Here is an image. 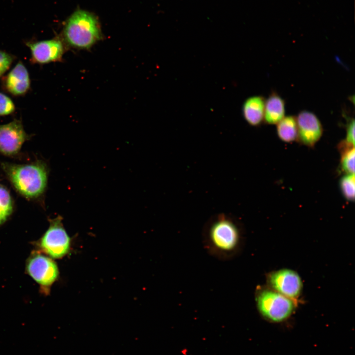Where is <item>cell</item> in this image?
I'll use <instances>...</instances> for the list:
<instances>
[{"label": "cell", "mask_w": 355, "mask_h": 355, "mask_svg": "<svg viewBox=\"0 0 355 355\" xmlns=\"http://www.w3.org/2000/svg\"><path fill=\"white\" fill-rule=\"evenodd\" d=\"M30 84L29 72L21 61L17 63L3 80L4 88L15 96L26 94L30 88Z\"/></svg>", "instance_id": "8fae6325"}, {"label": "cell", "mask_w": 355, "mask_h": 355, "mask_svg": "<svg viewBox=\"0 0 355 355\" xmlns=\"http://www.w3.org/2000/svg\"><path fill=\"white\" fill-rule=\"evenodd\" d=\"M342 142L348 145H355V120L353 118L348 122L346 138Z\"/></svg>", "instance_id": "ffe728a7"}, {"label": "cell", "mask_w": 355, "mask_h": 355, "mask_svg": "<svg viewBox=\"0 0 355 355\" xmlns=\"http://www.w3.org/2000/svg\"><path fill=\"white\" fill-rule=\"evenodd\" d=\"M242 229L232 217L220 214L211 219L204 228L202 244L205 250L222 261L235 258L243 246Z\"/></svg>", "instance_id": "6da1fadb"}, {"label": "cell", "mask_w": 355, "mask_h": 355, "mask_svg": "<svg viewBox=\"0 0 355 355\" xmlns=\"http://www.w3.org/2000/svg\"><path fill=\"white\" fill-rule=\"evenodd\" d=\"M257 309L265 319L281 322L288 319L295 308L293 300L272 289H262L255 295Z\"/></svg>", "instance_id": "277c9868"}, {"label": "cell", "mask_w": 355, "mask_h": 355, "mask_svg": "<svg viewBox=\"0 0 355 355\" xmlns=\"http://www.w3.org/2000/svg\"><path fill=\"white\" fill-rule=\"evenodd\" d=\"M297 139L302 144L314 147L323 134L322 124L317 116L308 110H302L296 116Z\"/></svg>", "instance_id": "9c48e42d"}, {"label": "cell", "mask_w": 355, "mask_h": 355, "mask_svg": "<svg viewBox=\"0 0 355 355\" xmlns=\"http://www.w3.org/2000/svg\"><path fill=\"white\" fill-rule=\"evenodd\" d=\"M31 52L32 63L44 64L60 61L65 52L63 42L58 39L27 42Z\"/></svg>", "instance_id": "30bf717a"}, {"label": "cell", "mask_w": 355, "mask_h": 355, "mask_svg": "<svg viewBox=\"0 0 355 355\" xmlns=\"http://www.w3.org/2000/svg\"><path fill=\"white\" fill-rule=\"evenodd\" d=\"M268 282L273 290L292 300L301 292L302 283L299 275L287 269H281L270 274Z\"/></svg>", "instance_id": "52a82bcc"}, {"label": "cell", "mask_w": 355, "mask_h": 355, "mask_svg": "<svg viewBox=\"0 0 355 355\" xmlns=\"http://www.w3.org/2000/svg\"><path fill=\"white\" fill-rule=\"evenodd\" d=\"M265 99L262 96L254 95L248 98L243 103L242 115L249 125L258 126L264 122Z\"/></svg>", "instance_id": "7c38bea8"}, {"label": "cell", "mask_w": 355, "mask_h": 355, "mask_svg": "<svg viewBox=\"0 0 355 355\" xmlns=\"http://www.w3.org/2000/svg\"><path fill=\"white\" fill-rule=\"evenodd\" d=\"M340 188L343 196L349 201L355 200V174H346L340 180Z\"/></svg>", "instance_id": "e0dca14e"}, {"label": "cell", "mask_w": 355, "mask_h": 355, "mask_svg": "<svg viewBox=\"0 0 355 355\" xmlns=\"http://www.w3.org/2000/svg\"><path fill=\"white\" fill-rule=\"evenodd\" d=\"M28 138L19 120L0 125V153L8 156L15 155Z\"/></svg>", "instance_id": "ba28073f"}, {"label": "cell", "mask_w": 355, "mask_h": 355, "mask_svg": "<svg viewBox=\"0 0 355 355\" xmlns=\"http://www.w3.org/2000/svg\"><path fill=\"white\" fill-rule=\"evenodd\" d=\"M2 168L15 189L27 198L41 195L47 182V172L42 162L27 164L3 163Z\"/></svg>", "instance_id": "7a4b0ae2"}, {"label": "cell", "mask_w": 355, "mask_h": 355, "mask_svg": "<svg viewBox=\"0 0 355 355\" xmlns=\"http://www.w3.org/2000/svg\"><path fill=\"white\" fill-rule=\"evenodd\" d=\"M13 203L9 192L0 185V224L4 222L11 214Z\"/></svg>", "instance_id": "2e32d148"}, {"label": "cell", "mask_w": 355, "mask_h": 355, "mask_svg": "<svg viewBox=\"0 0 355 355\" xmlns=\"http://www.w3.org/2000/svg\"><path fill=\"white\" fill-rule=\"evenodd\" d=\"M71 239L63 227L60 216L50 221L49 227L40 239V249L49 256L60 258L70 249Z\"/></svg>", "instance_id": "5b68a950"}, {"label": "cell", "mask_w": 355, "mask_h": 355, "mask_svg": "<svg viewBox=\"0 0 355 355\" xmlns=\"http://www.w3.org/2000/svg\"><path fill=\"white\" fill-rule=\"evenodd\" d=\"M26 270L29 275L44 288H49L59 276L58 268L54 261L38 253L30 256Z\"/></svg>", "instance_id": "8992f818"}, {"label": "cell", "mask_w": 355, "mask_h": 355, "mask_svg": "<svg viewBox=\"0 0 355 355\" xmlns=\"http://www.w3.org/2000/svg\"><path fill=\"white\" fill-rule=\"evenodd\" d=\"M15 109V105L11 99L0 92V116L12 113Z\"/></svg>", "instance_id": "ac0fdd59"}, {"label": "cell", "mask_w": 355, "mask_h": 355, "mask_svg": "<svg viewBox=\"0 0 355 355\" xmlns=\"http://www.w3.org/2000/svg\"><path fill=\"white\" fill-rule=\"evenodd\" d=\"M342 154L340 160L341 170L346 174H355V147L342 142L339 143Z\"/></svg>", "instance_id": "9a60e30c"}, {"label": "cell", "mask_w": 355, "mask_h": 355, "mask_svg": "<svg viewBox=\"0 0 355 355\" xmlns=\"http://www.w3.org/2000/svg\"><path fill=\"white\" fill-rule=\"evenodd\" d=\"M63 37L70 46L78 49H88L102 38L100 24L96 17L86 10L78 9L68 19Z\"/></svg>", "instance_id": "3957f363"}, {"label": "cell", "mask_w": 355, "mask_h": 355, "mask_svg": "<svg viewBox=\"0 0 355 355\" xmlns=\"http://www.w3.org/2000/svg\"><path fill=\"white\" fill-rule=\"evenodd\" d=\"M285 102L276 92H272L265 99L264 121L276 124L285 116Z\"/></svg>", "instance_id": "4fadbf2b"}, {"label": "cell", "mask_w": 355, "mask_h": 355, "mask_svg": "<svg viewBox=\"0 0 355 355\" xmlns=\"http://www.w3.org/2000/svg\"><path fill=\"white\" fill-rule=\"evenodd\" d=\"M277 124L279 138L285 142H292L297 139V125L296 116H285Z\"/></svg>", "instance_id": "5bb4252c"}, {"label": "cell", "mask_w": 355, "mask_h": 355, "mask_svg": "<svg viewBox=\"0 0 355 355\" xmlns=\"http://www.w3.org/2000/svg\"><path fill=\"white\" fill-rule=\"evenodd\" d=\"M13 60L12 55L5 51L0 50V77L8 70Z\"/></svg>", "instance_id": "d6986e66"}]
</instances>
